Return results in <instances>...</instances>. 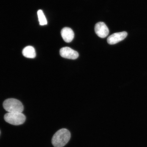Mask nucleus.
<instances>
[{"label":"nucleus","mask_w":147,"mask_h":147,"mask_svg":"<svg viewBox=\"0 0 147 147\" xmlns=\"http://www.w3.org/2000/svg\"><path fill=\"white\" fill-rule=\"evenodd\" d=\"M71 138V134L69 130L62 128L55 134L51 143L55 147H63L69 142Z\"/></svg>","instance_id":"f257e3e1"},{"label":"nucleus","mask_w":147,"mask_h":147,"mask_svg":"<svg viewBox=\"0 0 147 147\" xmlns=\"http://www.w3.org/2000/svg\"><path fill=\"white\" fill-rule=\"evenodd\" d=\"M3 108L9 113H22L24 110L22 104L20 101L14 98H9L3 104Z\"/></svg>","instance_id":"f03ea898"},{"label":"nucleus","mask_w":147,"mask_h":147,"mask_svg":"<svg viewBox=\"0 0 147 147\" xmlns=\"http://www.w3.org/2000/svg\"><path fill=\"white\" fill-rule=\"evenodd\" d=\"M5 120L9 123L14 125L22 124L25 122V115L22 113H9L4 115Z\"/></svg>","instance_id":"7ed1b4c3"},{"label":"nucleus","mask_w":147,"mask_h":147,"mask_svg":"<svg viewBox=\"0 0 147 147\" xmlns=\"http://www.w3.org/2000/svg\"><path fill=\"white\" fill-rule=\"evenodd\" d=\"M60 54L62 57L68 59H76L79 56V54L77 51L67 47H64L61 49Z\"/></svg>","instance_id":"20e7f679"},{"label":"nucleus","mask_w":147,"mask_h":147,"mask_svg":"<svg viewBox=\"0 0 147 147\" xmlns=\"http://www.w3.org/2000/svg\"><path fill=\"white\" fill-rule=\"evenodd\" d=\"M95 32L100 37H106L109 34V30L105 24L102 22H99L95 24Z\"/></svg>","instance_id":"39448f33"},{"label":"nucleus","mask_w":147,"mask_h":147,"mask_svg":"<svg viewBox=\"0 0 147 147\" xmlns=\"http://www.w3.org/2000/svg\"><path fill=\"white\" fill-rule=\"evenodd\" d=\"M127 36V33L125 32L115 33L108 37V43L109 45H115L124 40Z\"/></svg>","instance_id":"423d86ee"},{"label":"nucleus","mask_w":147,"mask_h":147,"mask_svg":"<svg viewBox=\"0 0 147 147\" xmlns=\"http://www.w3.org/2000/svg\"><path fill=\"white\" fill-rule=\"evenodd\" d=\"M61 35L64 41L67 43H69L72 41L74 37L73 31L69 27H64L62 29Z\"/></svg>","instance_id":"0eeeda50"},{"label":"nucleus","mask_w":147,"mask_h":147,"mask_svg":"<svg viewBox=\"0 0 147 147\" xmlns=\"http://www.w3.org/2000/svg\"><path fill=\"white\" fill-rule=\"evenodd\" d=\"M22 54L26 57L34 58L36 56V53L34 48L32 46H27L23 49Z\"/></svg>","instance_id":"6e6552de"},{"label":"nucleus","mask_w":147,"mask_h":147,"mask_svg":"<svg viewBox=\"0 0 147 147\" xmlns=\"http://www.w3.org/2000/svg\"><path fill=\"white\" fill-rule=\"evenodd\" d=\"M38 16L40 25L43 26L47 24V18L42 10L38 11Z\"/></svg>","instance_id":"1a4fd4ad"},{"label":"nucleus","mask_w":147,"mask_h":147,"mask_svg":"<svg viewBox=\"0 0 147 147\" xmlns=\"http://www.w3.org/2000/svg\"><path fill=\"white\" fill-rule=\"evenodd\" d=\"M0 134H1V131H0Z\"/></svg>","instance_id":"9d476101"}]
</instances>
